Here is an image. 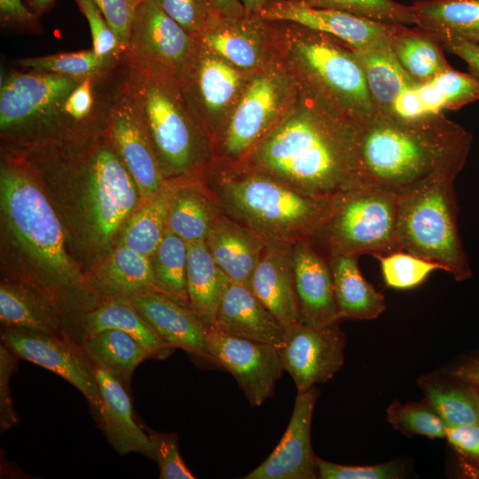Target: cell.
I'll return each mask as SVG.
<instances>
[{
    "instance_id": "6da1fadb",
    "label": "cell",
    "mask_w": 479,
    "mask_h": 479,
    "mask_svg": "<svg viewBox=\"0 0 479 479\" xmlns=\"http://www.w3.org/2000/svg\"><path fill=\"white\" fill-rule=\"evenodd\" d=\"M286 117L238 165L326 200L357 185V130L303 90Z\"/></svg>"
},
{
    "instance_id": "7a4b0ae2",
    "label": "cell",
    "mask_w": 479,
    "mask_h": 479,
    "mask_svg": "<svg viewBox=\"0 0 479 479\" xmlns=\"http://www.w3.org/2000/svg\"><path fill=\"white\" fill-rule=\"evenodd\" d=\"M471 143L443 113L416 120L373 113L357 126V184L401 194L439 170H462Z\"/></svg>"
},
{
    "instance_id": "3957f363",
    "label": "cell",
    "mask_w": 479,
    "mask_h": 479,
    "mask_svg": "<svg viewBox=\"0 0 479 479\" xmlns=\"http://www.w3.org/2000/svg\"><path fill=\"white\" fill-rule=\"evenodd\" d=\"M205 174L222 211L266 241L293 244L310 239L333 200L302 193L257 171L214 161Z\"/></svg>"
},
{
    "instance_id": "277c9868",
    "label": "cell",
    "mask_w": 479,
    "mask_h": 479,
    "mask_svg": "<svg viewBox=\"0 0 479 479\" xmlns=\"http://www.w3.org/2000/svg\"><path fill=\"white\" fill-rule=\"evenodd\" d=\"M271 23L276 60L303 90L358 125L373 114L365 72L353 48L295 23Z\"/></svg>"
},
{
    "instance_id": "5b68a950",
    "label": "cell",
    "mask_w": 479,
    "mask_h": 479,
    "mask_svg": "<svg viewBox=\"0 0 479 479\" xmlns=\"http://www.w3.org/2000/svg\"><path fill=\"white\" fill-rule=\"evenodd\" d=\"M125 85L140 113L166 178L203 175L212 145L177 79L125 56Z\"/></svg>"
},
{
    "instance_id": "8992f818",
    "label": "cell",
    "mask_w": 479,
    "mask_h": 479,
    "mask_svg": "<svg viewBox=\"0 0 479 479\" xmlns=\"http://www.w3.org/2000/svg\"><path fill=\"white\" fill-rule=\"evenodd\" d=\"M459 169L437 171L397 195V244L434 263L456 281L472 270L459 235L454 181Z\"/></svg>"
},
{
    "instance_id": "52a82bcc",
    "label": "cell",
    "mask_w": 479,
    "mask_h": 479,
    "mask_svg": "<svg viewBox=\"0 0 479 479\" xmlns=\"http://www.w3.org/2000/svg\"><path fill=\"white\" fill-rule=\"evenodd\" d=\"M0 202L12 234L53 283L64 287L78 284L81 276L66 250L61 224L23 166L2 162Z\"/></svg>"
},
{
    "instance_id": "ba28073f",
    "label": "cell",
    "mask_w": 479,
    "mask_h": 479,
    "mask_svg": "<svg viewBox=\"0 0 479 479\" xmlns=\"http://www.w3.org/2000/svg\"><path fill=\"white\" fill-rule=\"evenodd\" d=\"M309 240L321 247L326 258L399 250L397 195L357 184L333 199L328 214Z\"/></svg>"
},
{
    "instance_id": "9c48e42d",
    "label": "cell",
    "mask_w": 479,
    "mask_h": 479,
    "mask_svg": "<svg viewBox=\"0 0 479 479\" xmlns=\"http://www.w3.org/2000/svg\"><path fill=\"white\" fill-rule=\"evenodd\" d=\"M82 79L35 70L5 75L0 86L2 136L30 143L75 137L78 132L65 104Z\"/></svg>"
},
{
    "instance_id": "30bf717a",
    "label": "cell",
    "mask_w": 479,
    "mask_h": 479,
    "mask_svg": "<svg viewBox=\"0 0 479 479\" xmlns=\"http://www.w3.org/2000/svg\"><path fill=\"white\" fill-rule=\"evenodd\" d=\"M300 86L279 61L256 71L212 146L213 161L240 164L286 117Z\"/></svg>"
},
{
    "instance_id": "8fae6325",
    "label": "cell",
    "mask_w": 479,
    "mask_h": 479,
    "mask_svg": "<svg viewBox=\"0 0 479 479\" xmlns=\"http://www.w3.org/2000/svg\"><path fill=\"white\" fill-rule=\"evenodd\" d=\"M67 153L85 176L92 234L98 243L107 244L141 204L137 187L106 134L102 142L95 141L82 151L71 149Z\"/></svg>"
},
{
    "instance_id": "7c38bea8",
    "label": "cell",
    "mask_w": 479,
    "mask_h": 479,
    "mask_svg": "<svg viewBox=\"0 0 479 479\" xmlns=\"http://www.w3.org/2000/svg\"><path fill=\"white\" fill-rule=\"evenodd\" d=\"M255 73L236 67L197 41L177 82L212 146Z\"/></svg>"
},
{
    "instance_id": "4fadbf2b",
    "label": "cell",
    "mask_w": 479,
    "mask_h": 479,
    "mask_svg": "<svg viewBox=\"0 0 479 479\" xmlns=\"http://www.w3.org/2000/svg\"><path fill=\"white\" fill-rule=\"evenodd\" d=\"M1 341L19 358L58 374L76 388L98 419L101 397L95 366L80 343L68 335L18 327H4Z\"/></svg>"
},
{
    "instance_id": "5bb4252c",
    "label": "cell",
    "mask_w": 479,
    "mask_h": 479,
    "mask_svg": "<svg viewBox=\"0 0 479 479\" xmlns=\"http://www.w3.org/2000/svg\"><path fill=\"white\" fill-rule=\"evenodd\" d=\"M196 46V38L156 0H145L137 5L125 56L177 79Z\"/></svg>"
},
{
    "instance_id": "9a60e30c",
    "label": "cell",
    "mask_w": 479,
    "mask_h": 479,
    "mask_svg": "<svg viewBox=\"0 0 479 479\" xmlns=\"http://www.w3.org/2000/svg\"><path fill=\"white\" fill-rule=\"evenodd\" d=\"M207 341L214 362L234 376L252 406H260L274 395L284 371L280 347L227 334L215 326L207 329Z\"/></svg>"
},
{
    "instance_id": "2e32d148",
    "label": "cell",
    "mask_w": 479,
    "mask_h": 479,
    "mask_svg": "<svg viewBox=\"0 0 479 479\" xmlns=\"http://www.w3.org/2000/svg\"><path fill=\"white\" fill-rule=\"evenodd\" d=\"M346 337L339 323L316 326L297 323L286 328L280 356L297 393L331 380L344 361Z\"/></svg>"
},
{
    "instance_id": "e0dca14e",
    "label": "cell",
    "mask_w": 479,
    "mask_h": 479,
    "mask_svg": "<svg viewBox=\"0 0 479 479\" xmlns=\"http://www.w3.org/2000/svg\"><path fill=\"white\" fill-rule=\"evenodd\" d=\"M257 15L268 21L295 23L325 33L355 50L390 45L395 35L405 26L311 7L300 0H271Z\"/></svg>"
},
{
    "instance_id": "ac0fdd59",
    "label": "cell",
    "mask_w": 479,
    "mask_h": 479,
    "mask_svg": "<svg viewBox=\"0 0 479 479\" xmlns=\"http://www.w3.org/2000/svg\"><path fill=\"white\" fill-rule=\"evenodd\" d=\"M105 134L130 173L141 203L168 184L140 113L126 88L125 78L113 106Z\"/></svg>"
},
{
    "instance_id": "d6986e66",
    "label": "cell",
    "mask_w": 479,
    "mask_h": 479,
    "mask_svg": "<svg viewBox=\"0 0 479 479\" xmlns=\"http://www.w3.org/2000/svg\"><path fill=\"white\" fill-rule=\"evenodd\" d=\"M196 40L242 70L256 72L276 61L271 23L257 14L216 13Z\"/></svg>"
},
{
    "instance_id": "ffe728a7",
    "label": "cell",
    "mask_w": 479,
    "mask_h": 479,
    "mask_svg": "<svg viewBox=\"0 0 479 479\" xmlns=\"http://www.w3.org/2000/svg\"><path fill=\"white\" fill-rule=\"evenodd\" d=\"M319 390L314 386L297 393L287 428L271 455L245 479H314L318 456L310 440L313 410Z\"/></svg>"
},
{
    "instance_id": "44dd1931",
    "label": "cell",
    "mask_w": 479,
    "mask_h": 479,
    "mask_svg": "<svg viewBox=\"0 0 479 479\" xmlns=\"http://www.w3.org/2000/svg\"><path fill=\"white\" fill-rule=\"evenodd\" d=\"M292 256L300 323L325 326L341 320L327 259L309 239L293 243Z\"/></svg>"
},
{
    "instance_id": "7402d4cb",
    "label": "cell",
    "mask_w": 479,
    "mask_h": 479,
    "mask_svg": "<svg viewBox=\"0 0 479 479\" xmlns=\"http://www.w3.org/2000/svg\"><path fill=\"white\" fill-rule=\"evenodd\" d=\"M292 246L266 241L249 282L252 292L285 328L300 320Z\"/></svg>"
},
{
    "instance_id": "603a6c76",
    "label": "cell",
    "mask_w": 479,
    "mask_h": 479,
    "mask_svg": "<svg viewBox=\"0 0 479 479\" xmlns=\"http://www.w3.org/2000/svg\"><path fill=\"white\" fill-rule=\"evenodd\" d=\"M152 328L174 349H181L214 362L208 346L207 328L187 306L157 291L130 298Z\"/></svg>"
},
{
    "instance_id": "cb8c5ba5",
    "label": "cell",
    "mask_w": 479,
    "mask_h": 479,
    "mask_svg": "<svg viewBox=\"0 0 479 479\" xmlns=\"http://www.w3.org/2000/svg\"><path fill=\"white\" fill-rule=\"evenodd\" d=\"M94 366L101 397L97 420L109 444L120 455L137 452L155 460L148 434L133 418L131 401L124 384L106 370Z\"/></svg>"
},
{
    "instance_id": "d4e9b609",
    "label": "cell",
    "mask_w": 479,
    "mask_h": 479,
    "mask_svg": "<svg viewBox=\"0 0 479 479\" xmlns=\"http://www.w3.org/2000/svg\"><path fill=\"white\" fill-rule=\"evenodd\" d=\"M213 326L227 334L278 347L282 345L286 333V328L249 286L232 281Z\"/></svg>"
},
{
    "instance_id": "484cf974",
    "label": "cell",
    "mask_w": 479,
    "mask_h": 479,
    "mask_svg": "<svg viewBox=\"0 0 479 479\" xmlns=\"http://www.w3.org/2000/svg\"><path fill=\"white\" fill-rule=\"evenodd\" d=\"M216 263L232 282L249 286L266 240L222 212L205 239Z\"/></svg>"
},
{
    "instance_id": "4316f807",
    "label": "cell",
    "mask_w": 479,
    "mask_h": 479,
    "mask_svg": "<svg viewBox=\"0 0 479 479\" xmlns=\"http://www.w3.org/2000/svg\"><path fill=\"white\" fill-rule=\"evenodd\" d=\"M187 246L186 289L189 308L208 329L216 322L231 279L214 261L205 240L187 243Z\"/></svg>"
},
{
    "instance_id": "83f0119b",
    "label": "cell",
    "mask_w": 479,
    "mask_h": 479,
    "mask_svg": "<svg viewBox=\"0 0 479 479\" xmlns=\"http://www.w3.org/2000/svg\"><path fill=\"white\" fill-rule=\"evenodd\" d=\"M326 259L341 319L370 320L384 312V295L363 277L358 255H333Z\"/></svg>"
},
{
    "instance_id": "f1b7e54d",
    "label": "cell",
    "mask_w": 479,
    "mask_h": 479,
    "mask_svg": "<svg viewBox=\"0 0 479 479\" xmlns=\"http://www.w3.org/2000/svg\"><path fill=\"white\" fill-rule=\"evenodd\" d=\"M82 328V339L106 329L125 332L144 346L151 358L165 359L175 350L145 320L130 298H106L85 314Z\"/></svg>"
},
{
    "instance_id": "f546056e",
    "label": "cell",
    "mask_w": 479,
    "mask_h": 479,
    "mask_svg": "<svg viewBox=\"0 0 479 479\" xmlns=\"http://www.w3.org/2000/svg\"><path fill=\"white\" fill-rule=\"evenodd\" d=\"M414 25L445 43L476 42L479 0H418L411 4Z\"/></svg>"
},
{
    "instance_id": "4dcf8cb0",
    "label": "cell",
    "mask_w": 479,
    "mask_h": 479,
    "mask_svg": "<svg viewBox=\"0 0 479 479\" xmlns=\"http://www.w3.org/2000/svg\"><path fill=\"white\" fill-rule=\"evenodd\" d=\"M0 321L4 327L67 335L49 298L34 287L21 283H1Z\"/></svg>"
},
{
    "instance_id": "1f68e13d",
    "label": "cell",
    "mask_w": 479,
    "mask_h": 479,
    "mask_svg": "<svg viewBox=\"0 0 479 479\" xmlns=\"http://www.w3.org/2000/svg\"><path fill=\"white\" fill-rule=\"evenodd\" d=\"M94 283L106 298H131L155 291L152 258L118 244L96 272Z\"/></svg>"
},
{
    "instance_id": "d6a6232c",
    "label": "cell",
    "mask_w": 479,
    "mask_h": 479,
    "mask_svg": "<svg viewBox=\"0 0 479 479\" xmlns=\"http://www.w3.org/2000/svg\"><path fill=\"white\" fill-rule=\"evenodd\" d=\"M222 209L208 185H173L168 229L187 243L205 240Z\"/></svg>"
},
{
    "instance_id": "836d02e7",
    "label": "cell",
    "mask_w": 479,
    "mask_h": 479,
    "mask_svg": "<svg viewBox=\"0 0 479 479\" xmlns=\"http://www.w3.org/2000/svg\"><path fill=\"white\" fill-rule=\"evenodd\" d=\"M425 401L439 414L446 427L479 424V389L450 375L419 377Z\"/></svg>"
},
{
    "instance_id": "e575fe53",
    "label": "cell",
    "mask_w": 479,
    "mask_h": 479,
    "mask_svg": "<svg viewBox=\"0 0 479 479\" xmlns=\"http://www.w3.org/2000/svg\"><path fill=\"white\" fill-rule=\"evenodd\" d=\"M354 51L365 72L374 113L389 114L397 98L419 83L402 67L390 45Z\"/></svg>"
},
{
    "instance_id": "d590c367",
    "label": "cell",
    "mask_w": 479,
    "mask_h": 479,
    "mask_svg": "<svg viewBox=\"0 0 479 479\" xmlns=\"http://www.w3.org/2000/svg\"><path fill=\"white\" fill-rule=\"evenodd\" d=\"M80 344L94 365L99 366L124 385L130 383L137 366L149 352L135 338L125 332L106 329L83 338Z\"/></svg>"
},
{
    "instance_id": "8d00e7d4",
    "label": "cell",
    "mask_w": 479,
    "mask_h": 479,
    "mask_svg": "<svg viewBox=\"0 0 479 479\" xmlns=\"http://www.w3.org/2000/svg\"><path fill=\"white\" fill-rule=\"evenodd\" d=\"M390 47L402 67L419 83L430 82L451 67L444 56L443 43L419 27L403 26Z\"/></svg>"
},
{
    "instance_id": "74e56055",
    "label": "cell",
    "mask_w": 479,
    "mask_h": 479,
    "mask_svg": "<svg viewBox=\"0 0 479 479\" xmlns=\"http://www.w3.org/2000/svg\"><path fill=\"white\" fill-rule=\"evenodd\" d=\"M173 185L168 183L159 192L131 215L119 244L152 258L168 230Z\"/></svg>"
},
{
    "instance_id": "f35d334b",
    "label": "cell",
    "mask_w": 479,
    "mask_h": 479,
    "mask_svg": "<svg viewBox=\"0 0 479 479\" xmlns=\"http://www.w3.org/2000/svg\"><path fill=\"white\" fill-rule=\"evenodd\" d=\"M187 242L169 229L152 256L155 291L189 307L186 289Z\"/></svg>"
},
{
    "instance_id": "ab89813d",
    "label": "cell",
    "mask_w": 479,
    "mask_h": 479,
    "mask_svg": "<svg viewBox=\"0 0 479 479\" xmlns=\"http://www.w3.org/2000/svg\"><path fill=\"white\" fill-rule=\"evenodd\" d=\"M375 257L379 260L385 285L398 290L414 288L432 272L442 270L438 263L402 249Z\"/></svg>"
},
{
    "instance_id": "60d3db41",
    "label": "cell",
    "mask_w": 479,
    "mask_h": 479,
    "mask_svg": "<svg viewBox=\"0 0 479 479\" xmlns=\"http://www.w3.org/2000/svg\"><path fill=\"white\" fill-rule=\"evenodd\" d=\"M17 63L20 67L30 70L76 78L106 75L116 68H108L101 63L92 48L78 51L25 58L18 59Z\"/></svg>"
},
{
    "instance_id": "b9f144b4",
    "label": "cell",
    "mask_w": 479,
    "mask_h": 479,
    "mask_svg": "<svg viewBox=\"0 0 479 479\" xmlns=\"http://www.w3.org/2000/svg\"><path fill=\"white\" fill-rule=\"evenodd\" d=\"M387 418L395 429L407 436L445 437L444 421L425 400L405 404L394 400L387 408Z\"/></svg>"
},
{
    "instance_id": "7bdbcfd3",
    "label": "cell",
    "mask_w": 479,
    "mask_h": 479,
    "mask_svg": "<svg viewBox=\"0 0 479 479\" xmlns=\"http://www.w3.org/2000/svg\"><path fill=\"white\" fill-rule=\"evenodd\" d=\"M300 1L311 7L342 11L381 22L405 26L414 24L411 5H404L394 0Z\"/></svg>"
},
{
    "instance_id": "ee69618b",
    "label": "cell",
    "mask_w": 479,
    "mask_h": 479,
    "mask_svg": "<svg viewBox=\"0 0 479 479\" xmlns=\"http://www.w3.org/2000/svg\"><path fill=\"white\" fill-rule=\"evenodd\" d=\"M75 2L89 23L95 55L108 68L117 67L125 58L126 49L93 0Z\"/></svg>"
},
{
    "instance_id": "f6af8a7d",
    "label": "cell",
    "mask_w": 479,
    "mask_h": 479,
    "mask_svg": "<svg viewBox=\"0 0 479 479\" xmlns=\"http://www.w3.org/2000/svg\"><path fill=\"white\" fill-rule=\"evenodd\" d=\"M429 82L442 95L445 109L458 110L479 100V79L471 73L459 72L449 67Z\"/></svg>"
},
{
    "instance_id": "bcb514c9",
    "label": "cell",
    "mask_w": 479,
    "mask_h": 479,
    "mask_svg": "<svg viewBox=\"0 0 479 479\" xmlns=\"http://www.w3.org/2000/svg\"><path fill=\"white\" fill-rule=\"evenodd\" d=\"M148 436L159 465L160 479L195 478L181 457L177 433L149 430Z\"/></svg>"
},
{
    "instance_id": "7dc6e473",
    "label": "cell",
    "mask_w": 479,
    "mask_h": 479,
    "mask_svg": "<svg viewBox=\"0 0 479 479\" xmlns=\"http://www.w3.org/2000/svg\"><path fill=\"white\" fill-rule=\"evenodd\" d=\"M162 10L195 38L217 13L210 0H156Z\"/></svg>"
},
{
    "instance_id": "c3c4849f",
    "label": "cell",
    "mask_w": 479,
    "mask_h": 479,
    "mask_svg": "<svg viewBox=\"0 0 479 479\" xmlns=\"http://www.w3.org/2000/svg\"><path fill=\"white\" fill-rule=\"evenodd\" d=\"M318 471L321 479H398L404 476V467L398 461L349 466L318 458Z\"/></svg>"
},
{
    "instance_id": "681fc988",
    "label": "cell",
    "mask_w": 479,
    "mask_h": 479,
    "mask_svg": "<svg viewBox=\"0 0 479 479\" xmlns=\"http://www.w3.org/2000/svg\"><path fill=\"white\" fill-rule=\"evenodd\" d=\"M18 357L4 343L0 344V431L19 423L11 396L10 378L18 366Z\"/></svg>"
},
{
    "instance_id": "f907efd6",
    "label": "cell",
    "mask_w": 479,
    "mask_h": 479,
    "mask_svg": "<svg viewBox=\"0 0 479 479\" xmlns=\"http://www.w3.org/2000/svg\"><path fill=\"white\" fill-rule=\"evenodd\" d=\"M127 51L137 8L135 0H93Z\"/></svg>"
},
{
    "instance_id": "816d5d0a",
    "label": "cell",
    "mask_w": 479,
    "mask_h": 479,
    "mask_svg": "<svg viewBox=\"0 0 479 479\" xmlns=\"http://www.w3.org/2000/svg\"><path fill=\"white\" fill-rule=\"evenodd\" d=\"M1 24L18 31L39 34L43 31L39 16L22 0H0Z\"/></svg>"
},
{
    "instance_id": "f5cc1de1",
    "label": "cell",
    "mask_w": 479,
    "mask_h": 479,
    "mask_svg": "<svg viewBox=\"0 0 479 479\" xmlns=\"http://www.w3.org/2000/svg\"><path fill=\"white\" fill-rule=\"evenodd\" d=\"M445 437L464 458L479 462V424L446 427Z\"/></svg>"
},
{
    "instance_id": "db71d44e",
    "label": "cell",
    "mask_w": 479,
    "mask_h": 479,
    "mask_svg": "<svg viewBox=\"0 0 479 479\" xmlns=\"http://www.w3.org/2000/svg\"><path fill=\"white\" fill-rule=\"evenodd\" d=\"M419 83L404 90L393 103L390 112L397 118L404 120H416L428 114L417 90Z\"/></svg>"
},
{
    "instance_id": "11a10c76",
    "label": "cell",
    "mask_w": 479,
    "mask_h": 479,
    "mask_svg": "<svg viewBox=\"0 0 479 479\" xmlns=\"http://www.w3.org/2000/svg\"><path fill=\"white\" fill-rule=\"evenodd\" d=\"M450 52L462 59L472 75L479 79V42L459 40L444 43Z\"/></svg>"
},
{
    "instance_id": "9f6ffc18",
    "label": "cell",
    "mask_w": 479,
    "mask_h": 479,
    "mask_svg": "<svg viewBox=\"0 0 479 479\" xmlns=\"http://www.w3.org/2000/svg\"><path fill=\"white\" fill-rule=\"evenodd\" d=\"M417 90L428 114H437L445 109L442 95L431 82L419 83Z\"/></svg>"
},
{
    "instance_id": "6f0895ef",
    "label": "cell",
    "mask_w": 479,
    "mask_h": 479,
    "mask_svg": "<svg viewBox=\"0 0 479 479\" xmlns=\"http://www.w3.org/2000/svg\"><path fill=\"white\" fill-rule=\"evenodd\" d=\"M449 375L479 389V357L470 358L456 365L450 371Z\"/></svg>"
},
{
    "instance_id": "680465c9",
    "label": "cell",
    "mask_w": 479,
    "mask_h": 479,
    "mask_svg": "<svg viewBox=\"0 0 479 479\" xmlns=\"http://www.w3.org/2000/svg\"><path fill=\"white\" fill-rule=\"evenodd\" d=\"M215 11L222 16L237 18L246 14L240 0H210Z\"/></svg>"
},
{
    "instance_id": "91938a15",
    "label": "cell",
    "mask_w": 479,
    "mask_h": 479,
    "mask_svg": "<svg viewBox=\"0 0 479 479\" xmlns=\"http://www.w3.org/2000/svg\"><path fill=\"white\" fill-rule=\"evenodd\" d=\"M28 8L39 17L46 12L54 4L55 0H26Z\"/></svg>"
},
{
    "instance_id": "94428289",
    "label": "cell",
    "mask_w": 479,
    "mask_h": 479,
    "mask_svg": "<svg viewBox=\"0 0 479 479\" xmlns=\"http://www.w3.org/2000/svg\"><path fill=\"white\" fill-rule=\"evenodd\" d=\"M246 13L257 14L271 0H240Z\"/></svg>"
},
{
    "instance_id": "6125c7cd",
    "label": "cell",
    "mask_w": 479,
    "mask_h": 479,
    "mask_svg": "<svg viewBox=\"0 0 479 479\" xmlns=\"http://www.w3.org/2000/svg\"><path fill=\"white\" fill-rule=\"evenodd\" d=\"M459 468L465 476L472 479H479V467L474 466L466 460V459L461 458L459 460Z\"/></svg>"
},
{
    "instance_id": "be15d7a7",
    "label": "cell",
    "mask_w": 479,
    "mask_h": 479,
    "mask_svg": "<svg viewBox=\"0 0 479 479\" xmlns=\"http://www.w3.org/2000/svg\"><path fill=\"white\" fill-rule=\"evenodd\" d=\"M144 1H145V0H135V2H136L137 4H139L140 3L144 2Z\"/></svg>"
},
{
    "instance_id": "e7e4bbea",
    "label": "cell",
    "mask_w": 479,
    "mask_h": 479,
    "mask_svg": "<svg viewBox=\"0 0 479 479\" xmlns=\"http://www.w3.org/2000/svg\"><path fill=\"white\" fill-rule=\"evenodd\" d=\"M476 42H479V35L476 37Z\"/></svg>"
}]
</instances>
